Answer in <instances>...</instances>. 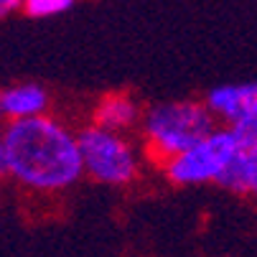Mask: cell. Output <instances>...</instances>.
<instances>
[{
	"instance_id": "cell-1",
	"label": "cell",
	"mask_w": 257,
	"mask_h": 257,
	"mask_svg": "<svg viewBox=\"0 0 257 257\" xmlns=\"http://www.w3.org/2000/svg\"><path fill=\"white\" fill-rule=\"evenodd\" d=\"M8 176L33 191H64L82 178L79 135L49 115L8 120L3 130Z\"/></svg>"
},
{
	"instance_id": "cell-2",
	"label": "cell",
	"mask_w": 257,
	"mask_h": 257,
	"mask_svg": "<svg viewBox=\"0 0 257 257\" xmlns=\"http://www.w3.org/2000/svg\"><path fill=\"white\" fill-rule=\"evenodd\" d=\"M216 127V117L206 107V102L181 99L163 102L148 109L143 120V135L148 153L166 166L178 153L189 151L201 138H206Z\"/></svg>"
},
{
	"instance_id": "cell-3",
	"label": "cell",
	"mask_w": 257,
	"mask_h": 257,
	"mask_svg": "<svg viewBox=\"0 0 257 257\" xmlns=\"http://www.w3.org/2000/svg\"><path fill=\"white\" fill-rule=\"evenodd\" d=\"M244 135L232 125H216L206 138H201L189 151L171 158L163 171L168 181L178 186H199V183H216L232 156L237 153Z\"/></svg>"
},
{
	"instance_id": "cell-4",
	"label": "cell",
	"mask_w": 257,
	"mask_h": 257,
	"mask_svg": "<svg viewBox=\"0 0 257 257\" xmlns=\"http://www.w3.org/2000/svg\"><path fill=\"white\" fill-rule=\"evenodd\" d=\"M79 135L84 173L107 186H125L138 176V156L133 145L117 133L102 125H89Z\"/></svg>"
},
{
	"instance_id": "cell-5",
	"label": "cell",
	"mask_w": 257,
	"mask_h": 257,
	"mask_svg": "<svg viewBox=\"0 0 257 257\" xmlns=\"http://www.w3.org/2000/svg\"><path fill=\"white\" fill-rule=\"evenodd\" d=\"M204 102L216 120L237 127L244 138H257V82L214 87Z\"/></svg>"
},
{
	"instance_id": "cell-6",
	"label": "cell",
	"mask_w": 257,
	"mask_h": 257,
	"mask_svg": "<svg viewBox=\"0 0 257 257\" xmlns=\"http://www.w3.org/2000/svg\"><path fill=\"white\" fill-rule=\"evenodd\" d=\"M216 183L242 196H257V138H244L239 143L237 153Z\"/></svg>"
},
{
	"instance_id": "cell-7",
	"label": "cell",
	"mask_w": 257,
	"mask_h": 257,
	"mask_svg": "<svg viewBox=\"0 0 257 257\" xmlns=\"http://www.w3.org/2000/svg\"><path fill=\"white\" fill-rule=\"evenodd\" d=\"M49 109V92L41 84H16L0 92V117L21 120L46 115Z\"/></svg>"
},
{
	"instance_id": "cell-8",
	"label": "cell",
	"mask_w": 257,
	"mask_h": 257,
	"mask_svg": "<svg viewBox=\"0 0 257 257\" xmlns=\"http://www.w3.org/2000/svg\"><path fill=\"white\" fill-rule=\"evenodd\" d=\"M138 117H140V109L135 99L127 94H107L94 107V122L109 130H117V133L133 127Z\"/></svg>"
},
{
	"instance_id": "cell-9",
	"label": "cell",
	"mask_w": 257,
	"mask_h": 257,
	"mask_svg": "<svg viewBox=\"0 0 257 257\" xmlns=\"http://www.w3.org/2000/svg\"><path fill=\"white\" fill-rule=\"evenodd\" d=\"M74 6V0H23V11L33 18H49L59 16Z\"/></svg>"
},
{
	"instance_id": "cell-10",
	"label": "cell",
	"mask_w": 257,
	"mask_h": 257,
	"mask_svg": "<svg viewBox=\"0 0 257 257\" xmlns=\"http://www.w3.org/2000/svg\"><path fill=\"white\" fill-rule=\"evenodd\" d=\"M21 8H23V0H0V18H8Z\"/></svg>"
},
{
	"instance_id": "cell-11",
	"label": "cell",
	"mask_w": 257,
	"mask_h": 257,
	"mask_svg": "<svg viewBox=\"0 0 257 257\" xmlns=\"http://www.w3.org/2000/svg\"><path fill=\"white\" fill-rule=\"evenodd\" d=\"M8 173V161H6V140H3V133H0V176Z\"/></svg>"
}]
</instances>
